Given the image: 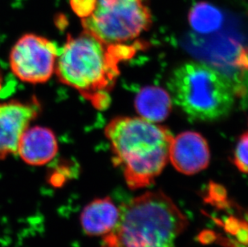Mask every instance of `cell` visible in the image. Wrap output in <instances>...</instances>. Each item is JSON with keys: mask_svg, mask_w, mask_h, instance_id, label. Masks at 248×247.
<instances>
[{"mask_svg": "<svg viewBox=\"0 0 248 247\" xmlns=\"http://www.w3.org/2000/svg\"><path fill=\"white\" fill-rule=\"evenodd\" d=\"M134 51L131 46L106 45L84 31L76 37L68 35L55 72L63 84L79 92L94 107L105 109L119 74L118 63Z\"/></svg>", "mask_w": 248, "mask_h": 247, "instance_id": "cell-1", "label": "cell"}, {"mask_svg": "<svg viewBox=\"0 0 248 247\" xmlns=\"http://www.w3.org/2000/svg\"><path fill=\"white\" fill-rule=\"evenodd\" d=\"M112 162L121 167L129 189H141L155 182L169 161L173 140L170 131L141 117H118L106 128Z\"/></svg>", "mask_w": 248, "mask_h": 247, "instance_id": "cell-2", "label": "cell"}, {"mask_svg": "<svg viewBox=\"0 0 248 247\" xmlns=\"http://www.w3.org/2000/svg\"><path fill=\"white\" fill-rule=\"evenodd\" d=\"M120 209L119 220L102 247H176L188 226L185 215L160 190L146 192Z\"/></svg>", "mask_w": 248, "mask_h": 247, "instance_id": "cell-3", "label": "cell"}, {"mask_svg": "<svg viewBox=\"0 0 248 247\" xmlns=\"http://www.w3.org/2000/svg\"><path fill=\"white\" fill-rule=\"evenodd\" d=\"M167 86L173 102L194 121L222 119L234 106V91L228 79L200 62L189 61L178 66L171 73Z\"/></svg>", "mask_w": 248, "mask_h": 247, "instance_id": "cell-4", "label": "cell"}, {"mask_svg": "<svg viewBox=\"0 0 248 247\" xmlns=\"http://www.w3.org/2000/svg\"><path fill=\"white\" fill-rule=\"evenodd\" d=\"M81 23L84 31L106 45H123L150 29L152 15L144 0H97Z\"/></svg>", "mask_w": 248, "mask_h": 247, "instance_id": "cell-5", "label": "cell"}, {"mask_svg": "<svg viewBox=\"0 0 248 247\" xmlns=\"http://www.w3.org/2000/svg\"><path fill=\"white\" fill-rule=\"evenodd\" d=\"M60 49L46 38L26 34L16 43L10 56L12 73L31 84H42L56 70Z\"/></svg>", "mask_w": 248, "mask_h": 247, "instance_id": "cell-6", "label": "cell"}, {"mask_svg": "<svg viewBox=\"0 0 248 247\" xmlns=\"http://www.w3.org/2000/svg\"><path fill=\"white\" fill-rule=\"evenodd\" d=\"M40 111V103L35 99L0 103V159L17 154L22 135Z\"/></svg>", "mask_w": 248, "mask_h": 247, "instance_id": "cell-7", "label": "cell"}, {"mask_svg": "<svg viewBox=\"0 0 248 247\" xmlns=\"http://www.w3.org/2000/svg\"><path fill=\"white\" fill-rule=\"evenodd\" d=\"M169 160L179 173L196 174L207 168L211 161L208 143L199 133L183 132L173 138Z\"/></svg>", "mask_w": 248, "mask_h": 247, "instance_id": "cell-8", "label": "cell"}, {"mask_svg": "<svg viewBox=\"0 0 248 247\" xmlns=\"http://www.w3.org/2000/svg\"><path fill=\"white\" fill-rule=\"evenodd\" d=\"M58 143L49 128L35 126L28 128L19 140L17 154L31 166H44L54 158Z\"/></svg>", "mask_w": 248, "mask_h": 247, "instance_id": "cell-9", "label": "cell"}, {"mask_svg": "<svg viewBox=\"0 0 248 247\" xmlns=\"http://www.w3.org/2000/svg\"><path fill=\"white\" fill-rule=\"evenodd\" d=\"M121 209L108 197L95 199L84 208L80 222L84 233L90 236L106 235L119 220Z\"/></svg>", "mask_w": 248, "mask_h": 247, "instance_id": "cell-10", "label": "cell"}, {"mask_svg": "<svg viewBox=\"0 0 248 247\" xmlns=\"http://www.w3.org/2000/svg\"><path fill=\"white\" fill-rule=\"evenodd\" d=\"M134 107L138 115L148 122H164L172 110L170 94L160 87H145L137 94Z\"/></svg>", "mask_w": 248, "mask_h": 247, "instance_id": "cell-11", "label": "cell"}, {"mask_svg": "<svg viewBox=\"0 0 248 247\" xmlns=\"http://www.w3.org/2000/svg\"><path fill=\"white\" fill-rule=\"evenodd\" d=\"M189 23L197 32L206 34L218 30L223 23L220 10L211 3L199 2L193 6L189 13Z\"/></svg>", "mask_w": 248, "mask_h": 247, "instance_id": "cell-12", "label": "cell"}, {"mask_svg": "<svg viewBox=\"0 0 248 247\" xmlns=\"http://www.w3.org/2000/svg\"><path fill=\"white\" fill-rule=\"evenodd\" d=\"M232 161L241 173H248V132L239 138Z\"/></svg>", "mask_w": 248, "mask_h": 247, "instance_id": "cell-13", "label": "cell"}, {"mask_svg": "<svg viewBox=\"0 0 248 247\" xmlns=\"http://www.w3.org/2000/svg\"><path fill=\"white\" fill-rule=\"evenodd\" d=\"M69 2L73 12L78 16L84 19L93 13L97 0H70Z\"/></svg>", "mask_w": 248, "mask_h": 247, "instance_id": "cell-14", "label": "cell"}]
</instances>
